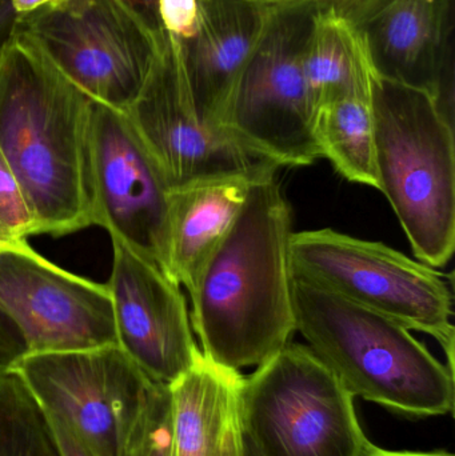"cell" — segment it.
Instances as JSON below:
<instances>
[{
  "mask_svg": "<svg viewBox=\"0 0 455 456\" xmlns=\"http://www.w3.org/2000/svg\"><path fill=\"white\" fill-rule=\"evenodd\" d=\"M314 136L322 158L353 183L378 190L370 96L349 95L315 110Z\"/></svg>",
  "mask_w": 455,
  "mask_h": 456,
  "instance_id": "19",
  "label": "cell"
},
{
  "mask_svg": "<svg viewBox=\"0 0 455 456\" xmlns=\"http://www.w3.org/2000/svg\"><path fill=\"white\" fill-rule=\"evenodd\" d=\"M88 170L93 226L170 276V189L125 112L93 101Z\"/></svg>",
  "mask_w": 455,
  "mask_h": 456,
  "instance_id": "10",
  "label": "cell"
},
{
  "mask_svg": "<svg viewBox=\"0 0 455 456\" xmlns=\"http://www.w3.org/2000/svg\"><path fill=\"white\" fill-rule=\"evenodd\" d=\"M0 308L20 330L28 354L118 345L107 284L58 267L28 243L0 251Z\"/></svg>",
  "mask_w": 455,
  "mask_h": 456,
  "instance_id": "12",
  "label": "cell"
},
{
  "mask_svg": "<svg viewBox=\"0 0 455 456\" xmlns=\"http://www.w3.org/2000/svg\"><path fill=\"white\" fill-rule=\"evenodd\" d=\"M26 355L28 350L20 330L0 308V375L12 372Z\"/></svg>",
  "mask_w": 455,
  "mask_h": 456,
  "instance_id": "24",
  "label": "cell"
},
{
  "mask_svg": "<svg viewBox=\"0 0 455 456\" xmlns=\"http://www.w3.org/2000/svg\"><path fill=\"white\" fill-rule=\"evenodd\" d=\"M361 456H454L446 452H390V450H384L376 444H370V446L366 449Z\"/></svg>",
  "mask_w": 455,
  "mask_h": 456,
  "instance_id": "28",
  "label": "cell"
},
{
  "mask_svg": "<svg viewBox=\"0 0 455 456\" xmlns=\"http://www.w3.org/2000/svg\"><path fill=\"white\" fill-rule=\"evenodd\" d=\"M246 438L261 456H361L354 396L309 346L288 343L242 383Z\"/></svg>",
  "mask_w": 455,
  "mask_h": 456,
  "instance_id": "7",
  "label": "cell"
},
{
  "mask_svg": "<svg viewBox=\"0 0 455 456\" xmlns=\"http://www.w3.org/2000/svg\"><path fill=\"white\" fill-rule=\"evenodd\" d=\"M0 456H63L50 419L15 371L0 375Z\"/></svg>",
  "mask_w": 455,
  "mask_h": 456,
  "instance_id": "20",
  "label": "cell"
},
{
  "mask_svg": "<svg viewBox=\"0 0 455 456\" xmlns=\"http://www.w3.org/2000/svg\"><path fill=\"white\" fill-rule=\"evenodd\" d=\"M243 456H261L258 454L256 449H254L253 444H250L248 438L245 441V454Z\"/></svg>",
  "mask_w": 455,
  "mask_h": 456,
  "instance_id": "31",
  "label": "cell"
},
{
  "mask_svg": "<svg viewBox=\"0 0 455 456\" xmlns=\"http://www.w3.org/2000/svg\"><path fill=\"white\" fill-rule=\"evenodd\" d=\"M325 4L299 0L270 8L224 110L222 133L278 167H305L322 158L305 56Z\"/></svg>",
  "mask_w": 455,
  "mask_h": 456,
  "instance_id": "5",
  "label": "cell"
},
{
  "mask_svg": "<svg viewBox=\"0 0 455 456\" xmlns=\"http://www.w3.org/2000/svg\"><path fill=\"white\" fill-rule=\"evenodd\" d=\"M159 167L170 191L206 179L267 175L278 166L202 125L166 35L151 74L125 112Z\"/></svg>",
  "mask_w": 455,
  "mask_h": 456,
  "instance_id": "11",
  "label": "cell"
},
{
  "mask_svg": "<svg viewBox=\"0 0 455 456\" xmlns=\"http://www.w3.org/2000/svg\"><path fill=\"white\" fill-rule=\"evenodd\" d=\"M305 74L315 110L344 96H370L377 75L368 51L333 4L323 5L318 13L305 56Z\"/></svg>",
  "mask_w": 455,
  "mask_h": 456,
  "instance_id": "18",
  "label": "cell"
},
{
  "mask_svg": "<svg viewBox=\"0 0 455 456\" xmlns=\"http://www.w3.org/2000/svg\"><path fill=\"white\" fill-rule=\"evenodd\" d=\"M91 104L16 29L0 53V152L23 190L37 235L93 226Z\"/></svg>",
  "mask_w": 455,
  "mask_h": 456,
  "instance_id": "2",
  "label": "cell"
},
{
  "mask_svg": "<svg viewBox=\"0 0 455 456\" xmlns=\"http://www.w3.org/2000/svg\"><path fill=\"white\" fill-rule=\"evenodd\" d=\"M270 8L256 0H199L192 34L182 42L170 37L198 118L216 133L223 134L227 102L264 31Z\"/></svg>",
  "mask_w": 455,
  "mask_h": 456,
  "instance_id": "15",
  "label": "cell"
},
{
  "mask_svg": "<svg viewBox=\"0 0 455 456\" xmlns=\"http://www.w3.org/2000/svg\"><path fill=\"white\" fill-rule=\"evenodd\" d=\"M291 228L277 173L256 181L190 294L192 331L215 363L237 371L258 367L291 342Z\"/></svg>",
  "mask_w": 455,
  "mask_h": 456,
  "instance_id": "1",
  "label": "cell"
},
{
  "mask_svg": "<svg viewBox=\"0 0 455 456\" xmlns=\"http://www.w3.org/2000/svg\"><path fill=\"white\" fill-rule=\"evenodd\" d=\"M31 235H37V222L18 179L0 152V246H23Z\"/></svg>",
  "mask_w": 455,
  "mask_h": 456,
  "instance_id": "21",
  "label": "cell"
},
{
  "mask_svg": "<svg viewBox=\"0 0 455 456\" xmlns=\"http://www.w3.org/2000/svg\"><path fill=\"white\" fill-rule=\"evenodd\" d=\"M288 265L291 278L435 338L454 371L453 291L432 265L331 228L293 231Z\"/></svg>",
  "mask_w": 455,
  "mask_h": 456,
  "instance_id": "6",
  "label": "cell"
},
{
  "mask_svg": "<svg viewBox=\"0 0 455 456\" xmlns=\"http://www.w3.org/2000/svg\"><path fill=\"white\" fill-rule=\"evenodd\" d=\"M3 249H7V248H5V247L0 246V251H3Z\"/></svg>",
  "mask_w": 455,
  "mask_h": 456,
  "instance_id": "32",
  "label": "cell"
},
{
  "mask_svg": "<svg viewBox=\"0 0 455 456\" xmlns=\"http://www.w3.org/2000/svg\"><path fill=\"white\" fill-rule=\"evenodd\" d=\"M110 295L118 346L158 385H173L200 354L181 284L118 240Z\"/></svg>",
  "mask_w": 455,
  "mask_h": 456,
  "instance_id": "14",
  "label": "cell"
},
{
  "mask_svg": "<svg viewBox=\"0 0 455 456\" xmlns=\"http://www.w3.org/2000/svg\"><path fill=\"white\" fill-rule=\"evenodd\" d=\"M334 7L360 35L377 77L429 94L454 127L453 0H345Z\"/></svg>",
  "mask_w": 455,
  "mask_h": 456,
  "instance_id": "13",
  "label": "cell"
},
{
  "mask_svg": "<svg viewBox=\"0 0 455 456\" xmlns=\"http://www.w3.org/2000/svg\"><path fill=\"white\" fill-rule=\"evenodd\" d=\"M47 415V414H45ZM51 428H53V434H55L56 441L59 444L61 455L63 456H96L93 455L82 442L79 441L77 436L64 425L58 418L50 417Z\"/></svg>",
  "mask_w": 455,
  "mask_h": 456,
  "instance_id": "26",
  "label": "cell"
},
{
  "mask_svg": "<svg viewBox=\"0 0 455 456\" xmlns=\"http://www.w3.org/2000/svg\"><path fill=\"white\" fill-rule=\"evenodd\" d=\"M267 175L221 176L170 191L168 273L189 295L240 216L251 187Z\"/></svg>",
  "mask_w": 455,
  "mask_h": 456,
  "instance_id": "17",
  "label": "cell"
},
{
  "mask_svg": "<svg viewBox=\"0 0 455 456\" xmlns=\"http://www.w3.org/2000/svg\"><path fill=\"white\" fill-rule=\"evenodd\" d=\"M291 297L297 332L354 398L410 418L453 411V370L408 327L298 279Z\"/></svg>",
  "mask_w": 455,
  "mask_h": 456,
  "instance_id": "3",
  "label": "cell"
},
{
  "mask_svg": "<svg viewBox=\"0 0 455 456\" xmlns=\"http://www.w3.org/2000/svg\"><path fill=\"white\" fill-rule=\"evenodd\" d=\"M19 15L11 0H0V53L18 28Z\"/></svg>",
  "mask_w": 455,
  "mask_h": 456,
  "instance_id": "27",
  "label": "cell"
},
{
  "mask_svg": "<svg viewBox=\"0 0 455 456\" xmlns=\"http://www.w3.org/2000/svg\"><path fill=\"white\" fill-rule=\"evenodd\" d=\"M243 375L203 355L168 386L175 456H243Z\"/></svg>",
  "mask_w": 455,
  "mask_h": 456,
  "instance_id": "16",
  "label": "cell"
},
{
  "mask_svg": "<svg viewBox=\"0 0 455 456\" xmlns=\"http://www.w3.org/2000/svg\"><path fill=\"white\" fill-rule=\"evenodd\" d=\"M127 456H175L170 393L166 386L158 385Z\"/></svg>",
  "mask_w": 455,
  "mask_h": 456,
  "instance_id": "22",
  "label": "cell"
},
{
  "mask_svg": "<svg viewBox=\"0 0 455 456\" xmlns=\"http://www.w3.org/2000/svg\"><path fill=\"white\" fill-rule=\"evenodd\" d=\"M13 371L96 456H127L158 387L118 345L28 354Z\"/></svg>",
  "mask_w": 455,
  "mask_h": 456,
  "instance_id": "9",
  "label": "cell"
},
{
  "mask_svg": "<svg viewBox=\"0 0 455 456\" xmlns=\"http://www.w3.org/2000/svg\"><path fill=\"white\" fill-rule=\"evenodd\" d=\"M19 32L96 103L126 112L160 43L118 0H61L19 16Z\"/></svg>",
  "mask_w": 455,
  "mask_h": 456,
  "instance_id": "8",
  "label": "cell"
},
{
  "mask_svg": "<svg viewBox=\"0 0 455 456\" xmlns=\"http://www.w3.org/2000/svg\"><path fill=\"white\" fill-rule=\"evenodd\" d=\"M256 2L261 3V4L269 5V7H274V5L288 4V3L299 2V0H256ZM320 2L336 5L339 4V3L345 2V0H320Z\"/></svg>",
  "mask_w": 455,
  "mask_h": 456,
  "instance_id": "30",
  "label": "cell"
},
{
  "mask_svg": "<svg viewBox=\"0 0 455 456\" xmlns=\"http://www.w3.org/2000/svg\"><path fill=\"white\" fill-rule=\"evenodd\" d=\"M59 2L61 0H11L19 16L27 15V13L34 12L45 5L55 4Z\"/></svg>",
  "mask_w": 455,
  "mask_h": 456,
  "instance_id": "29",
  "label": "cell"
},
{
  "mask_svg": "<svg viewBox=\"0 0 455 456\" xmlns=\"http://www.w3.org/2000/svg\"><path fill=\"white\" fill-rule=\"evenodd\" d=\"M158 42L165 39L159 19V0H118Z\"/></svg>",
  "mask_w": 455,
  "mask_h": 456,
  "instance_id": "25",
  "label": "cell"
},
{
  "mask_svg": "<svg viewBox=\"0 0 455 456\" xmlns=\"http://www.w3.org/2000/svg\"><path fill=\"white\" fill-rule=\"evenodd\" d=\"M378 190L417 259L443 267L455 248V141L429 94L376 77L371 83Z\"/></svg>",
  "mask_w": 455,
  "mask_h": 456,
  "instance_id": "4",
  "label": "cell"
},
{
  "mask_svg": "<svg viewBox=\"0 0 455 456\" xmlns=\"http://www.w3.org/2000/svg\"><path fill=\"white\" fill-rule=\"evenodd\" d=\"M163 32L174 42L187 39L197 26L199 0H159Z\"/></svg>",
  "mask_w": 455,
  "mask_h": 456,
  "instance_id": "23",
  "label": "cell"
}]
</instances>
